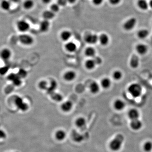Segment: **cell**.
<instances>
[{"label": "cell", "instance_id": "cell-21", "mask_svg": "<svg viewBox=\"0 0 152 152\" xmlns=\"http://www.w3.org/2000/svg\"><path fill=\"white\" fill-rule=\"evenodd\" d=\"M111 84H112V82H111V80L107 77L103 78L101 82V86L104 89H108L111 86Z\"/></svg>", "mask_w": 152, "mask_h": 152}, {"label": "cell", "instance_id": "cell-12", "mask_svg": "<svg viewBox=\"0 0 152 152\" xmlns=\"http://www.w3.org/2000/svg\"><path fill=\"white\" fill-rule=\"evenodd\" d=\"M130 126L132 129L135 131H137L139 130L142 127V122L139 119L132 120L130 123Z\"/></svg>", "mask_w": 152, "mask_h": 152}, {"label": "cell", "instance_id": "cell-24", "mask_svg": "<svg viewBox=\"0 0 152 152\" xmlns=\"http://www.w3.org/2000/svg\"><path fill=\"white\" fill-rule=\"evenodd\" d=\"M73 139L76 142H81L84 139V137L82 134L76 132H73L72 134Z\"/></svg>", "mask_w": 152, "mask_h": 152}, {"label": "cell", "instance_id": "cell-15", "mask_svg": "<svg viewBox=\"0 0 152 152\" xmlns=\"http://www.w3.org/2000/svg\"><path fill=\"white\" fill-rule=\"evenodd\" d=\"M99 41L101 45L102 46H106L109 43V37L106 34H101L99 37Z\"/></svg>", "mask_w": 152, "mask_h": 152}, {"label": "cell", "instance_id": "cell-13", "mask_svg": "<svg viewBox=\"0 0 152 152\" xmlns=\"http://www.w3.org/2000/svg\"><path fill=\"white\" fill-rule=\"evenodd\" d=\"M139 113L136 109H132L128 113V117L132 120L139 119Z\"/></svg>", "mask_w": 152, "mask_h": 152}, {"label": "cell", "instance_id": "cell-34", "mask_svg": "<svg viewBox=\"0 0 152 152\" xmlns=\"http://www.w3.org/2000/svg\"><path fill=\"white\" fill-rule=\"evenodd\" d=\"M143 149L146 152L151 151L152 150V142L151 141H147L145 142L143 145Z\"/></svg>", "mask_w": 152, "mask_h": 152}, {"label": "cell", "instance_id": "cell-17", "mask_svg": "<svg viewBox=\"0 0 152 152\" xmlns=\"http://www.w3.org/2000/svg\"><path fill=\"white\" fill-rule=\"evenodd\" d=\"M50 26L49 22L47 20H44L40 24V30L42 32H46L49 30Z\"/></svg>", "mask_w": 152, "mask_h": 152}, {"label": "cell", "instance_id": "cell-10", "mask_svg": "<svg viewBox=\"0 0 152 152\" xmlns=\"http://www.w3.org/2000/svg\"><path fill=\"white\" fill-rule=\"evenodd\" d=\"M137 53L140 55H144L147 53L148 51V47L144 44H139L136 47Z\"/></svg>", "mask_w": 152, "mask_h": 152}, {"label": "cell", "instance_id": "cell-45", "mask_svg": "<svg viewBox=\"0 0 152 152\" xmlns=\"http://www.w3.org/2000/svg\"><path fill=\"white\" fill-rule=\"evenodd\" d=\"M121 0H109V2L112 5H116L119 4Z\"/></svg>", "mask_w": 152, "mask_h": 152}, {"label": "cell", "instance_id": "cell-14", "mask_svg": "<svg viewBox=\"0 0 152 152\" xmlns=\"http://www.w3.org/2000/svg\"><path fill=\"white\" fill-rule=\"evenodd\" d=\"M76 77V73L72 71H69L66 72L63 76L64 80L68 82H71L74 80Z\"/></svg>", "mask_w": 152, "mask_h": 152}, {"label": "cell", "instance_id": "cell-39", "mask_svg": "<svg viewBox=\"0 0 152 152\" xmlns=\"http://www.w3.org/2000/svg\"><path fill=\"white\" fill-rule=\"evenodd\" d=\"M52 99L57 101V102H60L63 99L62 96L61 94L58 93H54L52 95Z\"/></svg>", "mask_w": 152, "mask_h": 152}, {"label": "cell", "instance_id": "cell-20", "mask_svg": "<svg viewBox=\"0 0 152 152\" xmlns=\"http://www.w3.org/2000/svg\"><path fill=\"white\" fill-rule=\"evenodd\" d=\"M42 16L45 20H49L53 19L55 16V13L51 10H47L43 13Z\"/></svg>", "mask_w": 152, "mask_h": 152}, {"label": "cell", "instance_id": "cell-35", "mask_svg": "<svg viewBox=\"0 0 152 152\" xmlns=\"http://www.w3.org/2000/svg\"><path fill=\"white\" fill-rule=\"evenodd\" d=\"M34 2L32 0H26L23 4L24 7L26 9H30L33 7Z\"/></svg>", "mask_w": 152, "mask_h": 152}, {"label": "cell", "instance_id": "cell-11", "mask_svg": "<svg viewBox=\"0 0 152 152\" xmlns=\"http://www.w3.org/2000/svg\"><path fill=\"white\" fill-rule=\"evenodd\" d=\"M125 106L126 105L125 102L120 99H117L114 102V109L118 111H121L123 110L125 108Z\"/></svg>", "mask_w": 152, "mask_h": 152}, {"label": "cell", "instance_id": "cell-4", "mask_svg": "<svg viewBox=\"0 0 152 152\" xmlns=\"http://www.w3.org/2000/svg\"><path fill=\"white\" fill-rule=\"evenodd\" d=\"M19 41L24 45L29 46L34 43V39L29 35L23 34L19 37Z\"/></svg>", "mask_w": 152, "mask_h": 152}, {"label": "cell", "instance_id": "cell-44", "mask_svg": "<svg viewBox=\"0 0 152 152\" xmlns=\"http://www.w3.org/2000/svg\"><path fill=\"white\" fill-rule=\"evenodd\" d=\"M103 0H93V3L96 6H99L102 4Z\"/></svg>", "mask_w": 152, "mask_h": 152}, {"label": "cell", "instance_id": "cell-6", "mask_svg": "<svg viewBox=\"0 0 152 152\" xmlns=\"http://www.w3.org/2000/svg\"><path fill=\"white\" fill-rule=\"evenodd\" d=\"M17 29L21 32H26L30 29V26L29 23L25 20H21L17 22L16 24Z\"/></svg>", "mask_w": 152, "mask_h": 152}, {"label": "cell", "instance_id": "cell-43", "mask_svg": "<svg viewBox=\"0 0 152 152\" xmlns=\"http://www.w3.org/2000/svg\"><path fill=\"white\" fill-rule=\"evenodd\" d=\"M93 60L95 61L96 65H99V64H101V63H102V59L100 57H95Z\"/></svg>", "mask_w": 152, "mask_h": 152}, {"label": "cell", "instance_id": "cell-47", "mask_svg": "<svg viewBox=\"0 0 152 152\" xmlns=\"http://www.w3.org/2000/svg\"><path fill=\"white\" fill-rule=\"evenodd\" d=\"M68 2H69V3H73L76 2V0H67Z\"/></svg>", "mask_w": 152, "mask_h": 152}, {"label": "cell", "instance_id": "cell-23", "mask_svg": "<svg viewBox=\"0 0 152 152\" xmlns=\"http://www.w3.org/2000/svg\"><path fill=\"white\" fill-rule=\"evenodd\" d=\"M149 31L147 29H143L139 30L137 33L138 38L140 39H145L149 35Z\"/></svg>", "mask_w": 152, "mask_h": 152}, {"label": "cell", "instance_id": "cell-37", "mask_svg": "<svg viewBox=\"0 0 152 152\" xmlns=\"http://www.w3.org/2000/svg\"><path fill=\"white\" fill-rule=\"evenodd\" d=\"M39 87L41 90H47L48 88L47 83L45 81H41L39 83Z\"/></svg>", "mask_w": 152, "mask_h": 152}, {"label": "cell", "instance_id": "cell-30", "mask_svg": "<svg viewBox=\"0 0 152 152\" xmlns=\"http://www.w3.org/2000/svg\"><path fill=\"white\" fill-rule=\"evenodd\" d=\"M96 65V63L93 59L88 60L86 63V67L88 70L94 69Z\"/></svg>", "mask_w": 152, "mask_h": 152}, {"label": "cell", "instance_id": "cell-32", "mask_svg": "<svg viewBox=\"0 0 152 152\" xmlns=\"http://www.w3.org/2000/svg\"><path fill=\"white\" fill-rule=\"evenodd\" d=\"M86 119L84 118L80 117L76 119L75 123H76V126L81 128L83 127L86 125Z\"/></svg>", "mask_w": 152, "mask_h": 152}, {"label": "cell", "instance_id": "cell-26", "mask_svg": "<svg viewBox=\"0 0 152 152\" xmlns=\"http://www.w3.org/2000/svg\"><path fill=\"white\" fill-rule=\"evenodd\" d=\"M66 132L63 130H59L55 134V137L59 141L63 140L66 138Z\"/></svg>", "mask_w": 152, "mask_h": 152}, {"label": "cell", "instance_id": "cell-9", "mask_svg": "<svg viewBox=\"0 0 152 152\" xmlns=\"http://www.w3.org/2000/svg\"><path fill=\"white\" fill-rule=\"evenodd\" d=\"M99 38L97 35L95 34H88L85 38V41L89 44L94 45L99 41Z\"/></svg>", "mask_w": 152, "mask_h": 152}, {"label": "cell", "instance_id": "cell-31", "mask_svg": "<svg viewBox=\"0 0 152 152\" xmlns=\"http://www.w3.org/2000/svg\"><path fill=\"white\" fill-rule=\"evenodd\" d=\"M1 7L5 11L9 10L11 7L10 3L7 0H3L1 4Z\"/></svg>", "mask_w": 152, "mask_h": 152}, {"label": "cell", "instance_id": "cell-33", "mask_svg": "<svg viewBox=\"0 0 152 152\" xmlns=\"http://www.w3.org/2000/svg\"><path fill=\"white\" fill-rule=\"evenodd\" d=\"M113 79L115 80H120L122 78V72L119 70H116L113 73Z\"/></svg>", "mask_w": 152, "mask_h": 152}, {"label": "cell", "instance_id": "cell-25", "mask_svg": "<svg viewBox=\"0 0 152 152\" xmlns=\"http://www.w3.org/2000/svg\"><path fill=\"white\" fill-rule=\"evenodd\" d=\"M137 5L139 8L144 10H147L149 7V4L146 0H139Z\"/></svg>", "mask_w": 152, "mask_h": 152}, {"label": "cell", "instance_id": "cell-18", "mask_svg": "<svg viewBox=\"0 0 152 152\" xmlns=\"http://www.w3.org/2000/svg\"><path fill=\"white\" fill-rule=\"evenodd\" d=\"M72 103L71 101H68L64 102L62 105L61 108L62 110L64 112H68L72 109Z\"/></svg>", "mask_w": 152, "mask_h": 152}, {"label": "cell", "instance_id": "cell-16", "mask_svg": "<svg viewBox=\"0 0 152 152\" xmlns=\"http://www.w3.org/2000/svg\"><path fill=\"white\" fill-rule=\"evenodd\" d=\"M139 59L136 55H133L131 58L130 61V65L131 67L136 68L139 66Z\"/></svg>", "mask_w": 152, "mask_h": 152}, {"label": "cell", "instance_id": "cell-48", "mask_svg": "<svg viewBox=\"0 0 152 152\" xmlns=\"http://www.w3.org/2000/svg\"><path fill=\"white\" fill-rule=\"evenodd\" d=\"M149 5L152 8V0L150 1V3H149Z\"/></svg>", "mask_w": 152, "mask_h": 152}, {"label": "cell", "instance_id": "cell-36", "mask_svg": "<svg viewBox=\"0 0 152 152\" xmlns=\"http://www.w3.org/2000/svg\"><path fill=\"white\" fill-rule=\"evenodd\" d=\"M17 74L21 79L25 78L26 76H27V72L25 69L21 68L18 71Z\"/></svg>", "mask_w": 152, "mask_h": 152}, {"label": "cell", "instance_id": "cell-19", "mask_svg": "<svg viewBox=\"0 0 152 152\" xmlns=\"http://www.w3.org/2000/svg\"><path fill=\"white\" fill-rule=\"evenodd\" d=\"M90 90L92 93H97L100 91L99 85L96 82H93L90 85Z\"/></svg>", "mask_w": 152, "mask_h": 152}, {"label": "cell", "instance_id": "cell-29", "mask_svg": "<svg viewBox=\"0 0 152 152\" xmlns=\"http://www.w3.org/2000/svg\"><path fill=\"white\" fill-rule=\"evenodd\" d=\"M57 87V82L55 80L51 81L50 85L49 86L47 91L48 93H53L54 91H55Z\"/></svg>", "mask_w": 152, "mask_h": 152}, {"label": "cell", "instance_id": "cell-7", "mask_svg": "<svg viewBox=\"0 0 152 152\" xmlns=\"http://www.w3.org/2000/svg\"><path fill=\"white\" fill-rule=\"evenodd\" d=\"M137 20L134 17H132L127 20L123 25V28L125 30L129 31L132 30L137 24Z\"/></svg>", "mask_w": 152, "mask_h": 152}, {"label": "cell", "instance_id": "cell-3", "mask_svg": "<svg viewBox=\"0 0 152 152\" xmlns=\"http://www.w3.org/2000/svg\"><path fill=\"white\" fill-rule=\"evenodd\" d=\"M14 102L17 108L20 111L25 112L28 110L29 108L28 105L24 102L23 99L20 96H17L15 97Z\"/></svg>", "mask_w": 152, "mask_h": 152}, {"label": "cell", "instance_id": "cell-22", "mask_svg": "<svg viewBox=\"0 0 152 152\" xmlns=\"http://www.w3.org/2000/svg\"><path fill=\"white\" fill-rule=\"evenodd\" d=\"M66 49L68 52L73 53L76 51L77 47L76 44L73 42H69L65 45Z\"/></svg>", "mask_w": 152, "mask_h": 152}, {"label": "cell", "instance_id": "cell-42", "mask_svg": "<svg viewBox=\"0 0 152 152\" xmlns=\"http://www.w3.org/2000/svg\"><path fill=\"white\" fill-rule=\"evenodd\" d=\"M67 2V0H58V4L59 6L63 7L66 5Z\"/></svg>", "mask_w": 152, "mask_h": 152}, {"label": "cell", "instance_id": "cell-41", "mask_svg": "<svg viewBox=\"0 0 152 152\" xmlns=\"http://www.w3.org/2000/svg\"><path fill=\"white\" fill-rule=\"evenodd\" d=\"M7 137V134L6 132L2 129H0V139H6Z\"/></svg>", "mask_w": 152, "mask_h": 152}, {"label": "cell", "instance_id": "cell-27", "mask_svg": "<svg viewBox=\"0 0 152 152\" xmlns=\"http://www.w3.org/2000/svg\"><path fill=\"white\" fill-rule=\"evenodd\" d=\"M96 51L95 49L92 47H88L85 51L86 55L89 57H94L95 56Z\"/></svg>", "mask_w": 152, "mask_h": 152}, {"label": "cell", "instance_id": "cell-1", "mask_svg": "<svg viewBox=\"0 0 152 152\" xmlns=\"http://www.w3.org/2000/svg\"><path fill=\"white\" fill-rule=\"evenodd\" d=\"M124 141V137L122 134H118L109 143V147L113 151H118L120 150Z\"/></svg>", "mask_w": 152, "mask_h": 152}, {"label": "cell", "instance_id": "cell-40", "mask_svg": "<svg viewBox=\"0 0 152 152\" xmlns=\"http://www.w3.org/2000/svg\"><path fill=\"white\" fill-rule=\"evenodd\" d=\"M59 5L58 3H57V4H53V5L51 6V7H50L51 10H51L52 12L54 13H57V12H58L59 11Z\"/></svg>", "mask_w": 152, "mask_h": 152}, {"label": "cell", "instance_id": "cell-8", "mask_svg": "<svg viewBox=\"0 0 152 152\" xmlns=\"http://www.w3.org/2000/svg\"><path fill=\"white\" fill-rule=\"evenodd\" d=\"M12 52L8 48H4L0 52V58L4 61L9 60L12 56Z\"/></svg>", "mask_w": 152, "mask_h": 152}, {"label": "cell", "instance_id": "cell-28", "mask_svg": "<svg viewBox=\"0 0 152 152\" xmlns=\"http://www.w3.org/2000/svg\"><path fill=\"white\" fill-rule=\"evenodd\" d=\"M72 36V33L68 30H65L62 32L61 37L62 39L64 41L68 40Z\"/></svg>", "mask_w": 152, "mask_h": 152}, {"label": "cell", "instance_id": "cell-38", "mask_svg": "<svg viewBox=\"0 0 152 152\" xmlns=\"http://www.w3.org/2000/svg\"><path fill=\"white\" fill-rule=\"evenodd\" d=\"M9 70V67L7 66H4L0 67V75L2 76H4L6 75Z\"/></svg>", "mask_w": 152, "mask_h": 152}, {"label": "cell", "instance_id": "cell-2", "mask_svg": "<svg viewBox=\"0 0 152 152\" xmlns=\"http://www.w3.org/2000/svg\"><path fill=\"white\" fill-rule=\"evenodd\" d=\"M142 88L141 86L138 83L131 84L128 88V91L132 97L137 98L141 95Z\"/></svg>", "mask_w": 152, "mask_h": 152}, {"label": "cell", "instance_id": "cell-46", "mask_svg": "<svg viewBox=\"0 0 152 152\" xmlns=\"http://www.w3.org/2000/svg\"><path fill=\"white\" fill-rule=\"evenodd\" d=\"M52 0H42V2L45 4H48Z\"/></svg>", "mask_w": 152, "mask_h": 152}, {"label": "cell", "instance_id": "cell-5", "mask_svg": "<svg viewBox=\"0 0 152 152\" xmlns=\"http://www.w3.org/2000/svg\"><path fill=\"white\" fill-rule=\"evenodd\" d=\"M7 79L9 80L12 82L15 86H20L22 83L21 78L18 76L17 74H10L8 76Z\"/></svg>", "mask_w": 152, "mask_h": 152}]
</instances>
